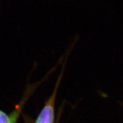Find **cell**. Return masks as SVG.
<instances>
[{
	"mask_svg": "<svg viewBox=\"0 0 123 123\" xmlns=\"http://www.w3.org/2000/svg\"><path fill=\"white\" fill-rule=\"evenodd\" d=\"M15 119H16L15 116L10 118L4 112L0 111V123H12L14 121H15Z\"/></svg>",
	"mask_w": 123,
	"mask_h": 123,
	"instance_id": "obj_2",
	"label": "cell"
},
{
	"mask_svg": "<svg viewBox=\"0 0 123 123\" xmlns=\"http://www.w3.org/2000/svg\"><path fill=\"white\" fill-rule=\"evenodd\" d=\"M55 97L54 93L43 109L36 123H53Z\"/></svg>",
	"mask_w": 123,
	"mask_h": 123,
	"instance_id": "obj_1",
	"label": "cell"
},
{
	"mask_svg": "<svg viewBox=\"0 0 123 123\" xmlns=\"http://www.w3.org/2000/svg\"><path fill=\"white\" fill-rule=\"evenodd\" d=\"M12 123H15V121H14V122H12Z\"/></svg>",
	"mask_w": 123,
	"mask_h": 123,
	"instance_id": "obj_3",
	"label": "cell"
}]
</instances>
